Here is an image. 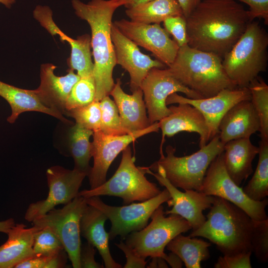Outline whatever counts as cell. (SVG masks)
<instances>
[{"label": "cell", "mask_w": 268, "mask_h": 268, "mask_svg": "<svg viewBox=\"0 0 268 268\" xmlns=\"http://www.w3.org/2000/svg\"><path fill=\"white\" fill-rule=\"evenodd\" d=\"M15 1L16 0H0V3L8 8H10Z\"/></svg>", "instance_id": "cell-49"}, {"label": "cell", "mask_w": 268, "mask_h": 268, "mask_svg": "<svg viewBox=\"0 0 268 268\" xmlns=\"http://www.w3.org/2000/svg\"><path fill=\"white\" fill-rule=\"evenodd\" d=\"M171 198L169 193L165 189L156 196L143 201L131 203L117 206L105 203L99 196L86 199L88 204L92 205L103 212L111 223L109 239L118 236L122 239L130 233L140 230L148 223L153 212L160 205Z\"/></svg>", "instance_id": "cell-10"}, {"label": "cell", "mask_w": 268, "mask_h": 268, "mask_svg": "<svg viewBox=\"0 0 268 268\" xmlns=\"http://www.w3.org/2000/svg\"><path fill=\"white\" fill-rule=\"evenodd\" d=\"M251 250L262 263L268 261V218L254 221L251 240Z\"/></svg>", "instance_id": "cell-37"}, {"label": "cell", "mask_w": 268, "mask_h": 268, "mask_svg": "<svg viewBox=\"0 0 268 268\" xmlns=\"http://www.w3.org/2000/svg\"><path fill=\"white\" fill-rule=\"evenodd\" d=\"M95 94L96 86L93 76L80 77L72 87L67 97L65 113L91 103L95 100Z\"/></svg>", "instance_id": "cell-34"}, {"label": "cell", "mask_w": 268, "mask_h": 268, "mask_svg": "<svg viewBox=\"0 0 268 268\" xmlns=\"http://www.w3.org/2000/svg\"><path fill=\"white\" fill-rule=\"evenodd\" d=\"M49 257L35 256L18 264L15 268H46Z\"/></svg>", "instance_id": "cell-43"}, {"label": "cell", "mask_w": 268, "mask_h": 268, "mask_svg": "<svg viewBox=\"0 0 268 268\" xmlns=\"http://www.w3.org/2000/svg\"><path fill=\"white\" fill-rule=\"evenodd\" d=\"M15 224L14 220L12 218L0 221V232H3L7 234L11 228Z\"/></svg>", "instance_id": "cell-48"}, {"label": "cell", "mask_w": 268, "mask_h": 268, "mask_svg": "<svg viewBox=\"0 0 268 268\" xmlns=\"http://www.w3.org/2000/svg\"><path fill=\"white\" fill-rule=\"evenodd\" d=\"M87 205L86 199L77 196L62 208H54L32 222L38 229L48 227L53 230L61 240L74 268H80V223Z\"/></svg>", "instance_id": "cell-9"}, {"label": "cell", "mask_w": 268, "mask_h": 268, "mask_svg": "<svg viewBox=\"0 0 268 268\" xmlns=\"http://www.w3.org/2000/svg\"><path fill=\"white\" fill-rule=\"evenodd\" d=\"M108 218L96 207L88 204L80 220V235L98 251L106 268H121L113 258L109 245V235L104 228Z\"/></svg>", "instance_id": "cell-23"}, {"label": "cell", "mask_w": 268, "mask_h": 268, "mask_svg": "<svg viewBox=\"0 0 268 268\" xmlns=\"http://www.w3.org/2000/svg\"><path fill=\"white\" fill-rule=\"evenodd\" d=\"M125 12L131 21L147 24H159L170 16L183 15L177 0H151Z\"/></svg>", "instance_id": "cell-28"}, {"label": "cell", "mask_w": 268, "mask_h": 268, "mask_svg": "<svg viewBox=\"0 0 268 268\" xmlns=\"http://www.w3.org/2000/svg\"><path fill=\"white\" fill-rule=\"evenodd\" d=\"M147 268H168L167 263L162 258L155 257L151 258V261L149 263Z\"/></svg>", "instance_id": "cell-47"}, {"label": "cell", "mask_w": 268, "mask_h": 268, "mask_svg": "<svg viewBox=\"0 0 268 268\" xmlns=\"http://www.w3.org/2000/svg\"><path fill=\"white\" fill-rule=\"evenodd\" d=\"M56 67L50 63L41 66L40 84L34 91L45 106L65 115L67 97L80 77L70 69L66 75L57 76L54 73Z\"/></svg>", "instance_id": "cell-20"}, {"label": "cell", "mask_w": 268, "mask_h": 268, "mask_svg": "<svg viewBox=\"0 0 268 268\" xmlns=\"http://www.w3.org/2000/svg\"><path fill=\"white\" fill-rule=\"evenodd\" d=\"M140 88L143 92L150 125L171 114V111L166 105V99L170 95L181 92L189 98H202L197 93L181 83L168 68H153L150 69L143 80Z\"/></svg>", "instance_id": "cell-12"}, {"label": "cell", "mask_w": 268, "mask_h": 268, "mask_svg": "<svg viewBox=\"0 0 268 268\" xmlns=\"http://www.w3.org/2000/svg\"><path fill=\"white\" fill-rule=\"evenodd\" d=\"M165 260L172 268H181L182 267L183 262L181 259L172 252L166 255Z\"/></svg>", "instance_id": "cell-46"}, {"label": "cell", "mask_w": 268, "mask_h": 268, "mask_svg": "<svg viewBox=\"0 0 268 268\" xmlns=\"http://www.w3.org/2000/svg\"><path fill=\"white\" fill-rule=\"evenodd\" d=\"M159 130L155 122L148 128L131 134L112 135L100 130L93 134L92 157L93 165L88 175L90 189L95 188L106 181L108 169L117 155L139 137Z\"/></svg>", "instance_id": "cell-14"}, {"label": "cell", "mask_w": 268, "mask_h": 268, "mask_svg": "<svg viewBox=\"0 0 268 268\" xmlns=\"http://www.w3.org/2000/svg\"><path fill=\"white\" fill-rule=\"evenodd\" d=\"M210 243L202 239L180 234L167 244L166 249L178 256L187 268H201V262L210 257Z\"/></svg>", "instance_id": "cell-27"}, {"label": "cell", "mask_w": 268, "mask_h": 268, "mask_svg": "<svg viewBox=\"0 0 268 268\" xmlns=\"http://www.w3.org/2000/svg\"><path fill=\"white\" fill-rule=\"evenodd\" d=\"M268 46L266 31L258 22H249L222 61L226 74L236 87H248L260 72L266 70Z\"/></svg>", "instance_id": "cell-5"}, {"label": "cell", "mask_w": 268, "mask_h": 268, "mask_svg": "<svg viewBox=\"0 0 268 268\" xmlns=\"http://www.w3.org/2000/svg\"><path fill=\"white\" fill-rule=\"evenodd\" d=\"M120 165L115 173L100 186L79 192L78 196L87 199L94 196H109L121 198L124 204L150 199L161 191L145 176L142 167H136L131 148L128 146L122 151Z\"/></svg>", "instance_id": "cell-7"}, {"label": "cell", "mask_w": 268, "mask_h": 268, "mask_svg": "<svg viewBox=\"0 0 268 268\" xmlns=\"http://www.w3.org/2000/svg\"><path fill=\"white\" fill-rule=\"evenodd\" d=\"M58 35L62 42H67L71 49L70 55L67 60L69 69L76 70L80 77L93 75L94 63L91 52V37L85 34L73 39L59 28L55 31L54 36Z\"/></svg>", "instance_id": "cell-29"}, {"label": "cell", "mask_w": 268, "mask_h": 268, "mask_svg": "<svg viewBox=\"0 0 268 268\" xmlns=\"http://www.w3.org/2000/svg\"><path fill=\"white\" fill-rule=\"evenodd\" d=\"M113 24L137 46L151 52L168 67L174 61L179 47L159 24H147L122 19Z\"/></svg>", "instance_id": "cell-15"}, {"label": "cell", "mask_w": 268, "mask_h": 268, "mask_svg": "<svg viewBox=\"0 0 268 268\" xmlns=\"http://www.w3.org/2000/svg\"><path fill=\"white\" fill-rule=\"evenodd\" d=\"M0 96L9 104L11 114L7 121L13 124L22 113L36 111L47 114L60 120L65 124L72 125V121L66 119L63 115L45 106L41 101L34 90L16 87L0 80Z\"/></svg>", "instance_id": "cell-25"}, {"label": "cell", "mask_w": 268, "mask_h": 268, "mask_svg": "<svg viewBox=\"0 0 268 268\" xmlns=\"http://www.w3.org/2000/svg\"><path fill=\"white\" fill-rule=\"evenodd\" d=\"M251 251L220 256L214 265L215 268H251Z\"/></svg>", "instance_id": "cell-39"}, {"label": "cell", "mask_w": 268, "mask_h": 268, "mask_svg": "<svg viewBox=\"0 0 268 268\" xmlns=\"http://www.w3.org/2000/svg\"><path fill=\"white\" fill-rule=\"evenodd\" d=\"M171 113L158 122L162 131L160 154L165 136L171 137L181 132H194L200 135V148L205 146L210 140L209 131L205 120L196 108L187 103H178L169 107Z\"/></svg>", "instance_id": "cell-19"}, {"label": "cell", "mask_w": 268, "mask_h": 268, "mask_svg": "<svg viewBox=\"0 0 268 268\" xmlns=\"http://www.w3.org/2000/svg\"><path fill=\"white\" fill-rule=\"evenodd\" d=\"M119 111L123 127L131 134L145 129L151 125L146 114L143 94L140 88L126 93L121 87V81L116 83L110 93Z\"/></svg>", "instance_id": "cell-22"}, {"label": "cell", "mask_w": 268, "mask_h": 268, "mask_svg": "<svg viewBox=\"0 0 268 268\" xmlns=\"http://www.w3.org/2000/svg\"><path fill=\"white\" fill-rule=\"evenodd\" d=\"M247 4L249 22L256 18H263L265 24H268V0H237Z\"/></svg>", "instance_id": "cell-40"}, {"label": "cell", "mask_w": 268, "mask_h": 268, "mask_svg": "<svg viewBox=\"0 0 268 268\" xmlns=\"http://www.w3.org/2000/svg\"><path fill=\"white\" fill-rule=\"evenodd\" d=\"M96 252L95 248L88 242L81 244L79 253L80 268H104L95 261Z\"/></svg>", "instance_id": "cell-42"}, {"label": "cell", "mask_w": 268, "mask_h": 268, "mask_svg": "<svg viewBox=\"0 0 268 268\" xmlns=\"http://www.w3.org/2000/svg\"><path fill=\"white\" fill-rule=\"evenodd\" d=\"M49 188L47 198L31 203L24 216L32 222L59 204H66L78 196L79 190L87 175L74 169L69 170L60 166H53L46 171Z\"/></svg>", "instance_id": "cell-13"}, {"label": "cell", "mask_w": 268, "mask_h": 268, "mask_svg": "<svg viewBox=\"0 0 268 268\" xmlns=\"http://www.w3.org/2000/svg\"><path fill=\"white\" fill-rule=\"evenodd\" d=\"M93 132L75 123L69 129L68 140L70 155L74 169L89 175L91 169L89 161L92 157V143L90 138Z\"/></svg>", "instance_id": "cell-30"}, {"label": "cell", "mask_w": 268, "mask_h": 268, "mask_svg": "<svg viewBox=\"0 0 268 268\" xmlns=\"http://www.w3.org/2000/svg\"><path fill=\"white\" fill-rule=\"evenodd\" d=\"M248 87L251 101L259 117L261 138L268 139V86L262 77L257 76Z\"/></svg>", "instance_id": "cell-32"}, {"label": "cell", "mask_w": 268, "mask_h": 268, "mask_svg": "<svg viewBox=\"0 0 268 268\" xmlns=\"http://www.w3.org/2000/svg\"><path fill=\"white\" fill-rule=\"evenodd\" d=\"M145 173L151 175L159 184L165 187L171 198L166 202L170 210L164 211L165 215L177 214L186 219L191 224L192 230L200 227L206 220L203 211L210 208L214 196L206 195L200 191L186 190L182 192L173 186L164 176L154 173L148 167H142Z\"/></svg>", "instance_id": "cell-17"}, {"label": "cell", "mask_w": 268, "mask_h": 268, "mask_svg": "<svg viewBox=\"0 0 268 268\" xmlns=\"http://www.w3.org/2000/svg\"><path fill=\"white\" fill-rule=\"evenodd\" d=\"M112 3L118 8L124 6L127 9L134 7L138 5L151 0H111Z\"/></svg>", "instance_id": "cell-45"}, {"label": "cell", "mask_w": 268, "mask_h": 268, "mask_svg": "<svg viewBox=\"0 0 268 268\" xmlns=\"http://www.w3.org/2000/svg\"><path fill=\"white\" fill-rule=\"evenodd\" d=\"M200 192L222 198L245 211L254 221L268 219L266 199L255 201L250 199L243 189L236 184L228 174L224 163L223 151L209 165L204 177Z\"/></svg>", "instance_id": "cell-11"}, {"label": "cell", "mask_w": 268, "mask_h": 268, "mask_svg": "<svg viewBox=\"0 0 268 268\" xmlns=\"http://www.w3.org/2000/svg\"><path fill=\"white\" fill-rule=\"evenodd\" d=\"M222 61L217 55L187 44L179 47L168 69L181 83L205 98L224 89L236 87L226 74Z\"/></svg>", "instance_id": "cell-4"}, {"label": "cell", "mask_w": 268, "mask_h": 268, "mask_svg": "<svg viewBox=\"0 0 268 268\" xmlns=\"http://www.w3.org/2000/svg\"><path fill=\"white\" fill-rule=\"evenodd\" d=\"M259 160L251 179L243 189L251 200L261 201L268 196V139L259 142Z\"/></svg>", "instance_id": "cell-31"}, {"label": "cell", "mask_w": 268, "mask_h": 268, "mask_svg": "<svg viewBox=\"0 0 268 268\" xmlns=\"http://www.w3.org/2000/svg\"><path fill=\"white\" fill-rule=\"evenodd\" d=\"M219 133L197 152L187 156L175 155V148L168 145L166 155L148 168L164 176L173 186L183 190L200 191L204 177L211 162L224 150Z\"/></svg>", "instance_id": "cell-6"}, {"label": "cell", "mask_w": 268, "mask_h": 268, "mask_svg": "<svg viewBox=\"0 0 268 268\" xmlns=\"http://www.w3.org/2000/svg\"><path fill=\"white\" fill-rule=\"evenodd\" d=\"M182 11L183 15L186 18L201 0H177Z\"/></svg>", "instance_id": "cell-44"}, {"label": "cell", "mask_w": 268, "mask_h": 268, "mask_svg": "<svg viewBox=\"0 0 268 268\" xmlns=\"http://www.w3.org/2000/svg\"><path fill=\"white\" fill-rule=\"evenodd\" d=\"M250 137L231 140L224 145V163L234 183L240 186L253 173L252 162L259 153Z\"/></svg>", "instance_id": "cell-24"}, {"label": "cell", "mask_w": 268, "mask_h": 268, "mask_svg": "<svg viewBox=\"0 0 268 268\" xmlns=\"http://www.w3.org/2000/svg\"><path fill=\"white\" fill-rule=\"evenodd\" d=\"M206 220L190 237L205 238L223 255L251 251L254 220L243 209L222 198L215 197Z\"/></svg>", "instance_id": "cell-3"}, {"label": "cell", "mask_w": 268, "mask_h": 268, "mask_svg": "<svg viewBox=\"0 0 268 268\" xmlns=\"http://www.w3.org/2000/svg\"><path fill=\"white\" fill-rule=\"evenodd\" d=\"M65 115L73 118L75 124L93 132L100 129L101 110L99 101H94L87 105L67 111Z\"/></svg>", "instance_id": "cell-36"}, {"label": "cell", "mask_w": 268, "mask_h": 268, "mask_svg": "<svg viewBox=\"0 0 268 268\" xmlns=\"http://www.w3.org/2000/svg\"><path fill=\"white\" fill-rule=\"evenodd\" d=\"M99 103L101 110L100 130L102 132L112 135L131 134L123 127L118 108L109 96L102 99Z\"/></svg>", "instance_id": "cell-33"}, {"label": "cell", "mask_w": 268, "mask_h": 268, "mask_svg": "<svg viewBox=\"0 0 268 268\" xmlns=\"http://www.w3.org/2000/svg\"><path fill=\"white\" fill-rule=\"evenodd\" d=\"M251 95L248 87H236L226 88L215 96L200 99H191L174 93L168 97L166 105L187 103L198 109L205 120L210 140L219 133L218 126L225 113L237 103L243 100H251Z\"/></svg>", "instance_id": "cell-16"}, {"label": "cell", "mask_w": 268, "mask_h": 268, "mask_svg": "<svg viewBox=\"0 0 268 268\" xmlns=\"http://www.w3.org/2000/svg\"><path fill=\"white\" fill-rule=\"evenodd\" d=\"M260 130V121L251 100L241 101L232 107L222 117L219 126L221 142L250 136Z\"/></svg>", "instance_id": "cell-21"}, {"label": "cell", "mask_w": 268, "mask_h": 268, "mask_svg": "<svg viewBox=\"0 0 268 268\" xmlns=\"http://www.w3.org/2000/svg\"><path fill=\"white\" fill-rule=\"evenodd\" d=\"M186 20L188 45L222 59L250 22L247 10L234 0H201Z\"/></svg>", "instance_id": "cell-1"}, {"label": "cell", "mask_w": 268, "mask_h": 268, "mask_svg": "<svg viewBox=\"0 0 268 268\" xmlns=\"http://www.w3.org/2000/svg\"><path fill=\"white\" fill-rule=\"evenodd\" d=\"M34 226L27 228L23 223L15 224L7 234L8 239L0 246V268H13L35 256L33 250Z\"/></svg>", "instance_id": "cell-26"}, {"label": "cell", "mask_w": 268, "mask_h": 268, "mask_svg": "<svg viewBox=\"0 0 268 268\" xmlns=\"http://www.w3.org/2000/svg\"><path fill=\"white\" fill-rule=\"evenodd\" d=\"M165 215L160 205L152 214L148 225L125 238V243L140 257L146 259L148 257H159L165 260L167 254L164 250L167 244L179 234L192 229L191 224L181 216Z\"/></svg>", "instance_id": "cell-8"}, {"label": "cell", "mask_w": 268, "mask_h": 268, "mask_svg": "<svg viewBox=\"0 0 268 268\" xmlns=\"http://www.w3.org/2000/svg\"><path fill=\"white\" fill-rule=\"evenodd\" d=\"M116 246L124 253L126 258V263L124 266V268H142L145 267L147 261L138 256L134 250L125 242L121 241L119 243L115 244Z\"/></svg>", "instance_id": "cell-41"}, {"label": "cell", "mask_w": 268, "mask_h": 268, "mask_svg": "<svg viewBox=\"0 0 268 268\" xmlns=\"http://www.w3.org/2000/svg\"><path fill=\"white\" fill-rule=\"evenodd\" d=\"M71 5L75 14L85 20L91 29L96 86L94 101H100L109 95L115 85L113 71L117 64L111 31L112 17L117 7L111 0H91L87 3L71 0Z\"/></svg>", "instance_id": "cell-2"}, {"label": "cell", "mask_w": 268, "mask_h": 268, "mask_svg": "<svg viewBox=\"0 0 268 268\" xmlns=\"http://www.w3.org/2000/svg\"><path fill=\"white\" fill-rule=\"evenodd\" d=\"M163 22L165 30L173 36L179 47L188 44L186 20L183 15L170 16Z\"/></svg>", "instance_id": "cell-38"}, {"label": "cell", "mask_w": 268, "mask_h": 268, "mask_svg": "<svg viewBox=\"0 0 268 268\" xmlns=\"http://www.w3.org/2000/svg\"><path fill=\"white\" fill-rule=\"evenodd\" d=\"M33 250L35 256L48 257L65 249L53 230L48 227H44L38 229L34 233Z\"/></svg>", "instance_id": "cell-35"}, {"label": "cell", "mask_w": 268, "mask_h": 268, "mask_svg": "<svg viewBox=\"0 0 268 268\" xmlns=\"http://www.w3.org/2000/svg\"><path fill=\"white\" fill-rule=\"evenodd\" d=\"M111 35L116 64L121 66L129 73L132 92L140 88L143 80L150 69L164 67L161 62L153 60L141 53L137 46L122 33L113 23Z\"/></svg>", "instance_id": "cell-18"}]
</instances>
